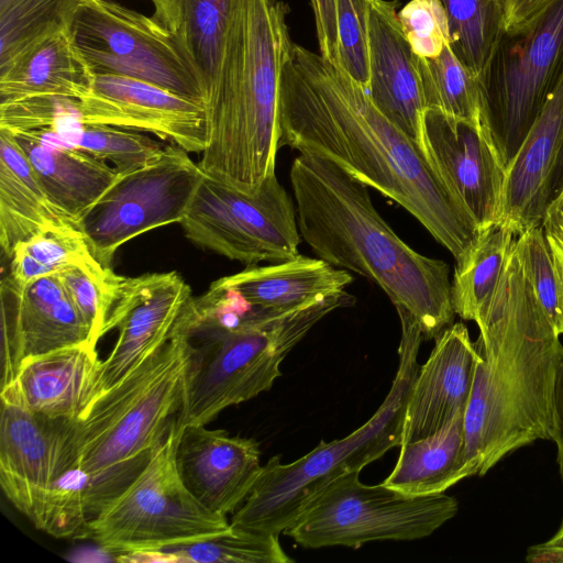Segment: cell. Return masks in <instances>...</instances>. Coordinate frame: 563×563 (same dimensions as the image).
<instances>
[{"label": "cell", "instance_id": "1", "mask_svg": "<svg viewBox=\"0 0 563 563\" xmlns=\"http://www.w3.org/2000/svg\"><path fill=\"white\" fill-rule=\"evenodd\" d=\"M279 147L332 161L396 201L455 258L481 230L420 145L390 122L340 66L292 43L279 81Z\"/></svg>", "mask_w": 563, "mask_h": 563}, {"label": "cell", "instance_id": "2", "mask_svg": "<svg viewBox=\"0 0 563 563\" xmlns=\"http://www.w3.org/2000/svg\"><path fill=\"white\" fill-rule=\"evenodd\" d=\"M476 324L478 358L464 411L470 477L484 476L526 445L558 437L554 393L563 344L531 287L516 240Z\"/></svg>", "mask_w": 563, "mask_h": 563}, {"label": "cell", "instance_id": "3", "mask_svg": "<svg viewBox=\"0 0 563 563\" xmlns=\"http://www.w3.org/2000/svg\"><path fill=\"white\" fill-rule=\"evenodd\" d=\"M300 235L317 257L377 284L418 321L423 340L454 320L450 267L405 243L375 209L367 186L324 157L300 153L290 168Z\"/></svg>", "mask_w": 563, "mask_h": 563}, {"label": "cell", "instance_id": "4", "mask_svg": "<svg viewBox=\"0 0 563 563\" xmlns=\"http://www.w3.org/2000/svg\"><path fill=\"white\" fill-rule=\"evenodd\" d=\"M288 5L234 0L216 82L205 106V175L245 192L275 174L279 148V81L292 42Z\"/></svg>", "mask_w": 563, "mask_h": 563}, {"label": "cell", "instance_id": "5", "mask_svg": "<svg viewBox=\"0 0 563 563\" xmlns=\"http://www.w3.org/2000/svg\"><path fill=\"white\" fill-rule=\"evenodd\" d=\"M189 303L163 344L67 420L89 521L145 468L176 420L192 354Z\"/></svg>", "mask_w": 563, "mask_h": 563}, {"label": "cell", "instance_id": "6", "mask_svg": "<svg viewBox=\"0 0 563 563\" xmlns=\"http://www.w3.org/2000/svg\"><path fill=\"white\" fill-rule=\"evenodd\" d=\"M401 325L398 368L391 387L375 413L340 440L320 443L298 460L283 464L275 455L243 504L233 512L231 527L280 534L319 490L340 476L361 472L391 448L400 446L409 391L415 380L423 335L415 317L397 309Z\"/></svg>", "mask_w": 563, "mask_h": 563}, {"label": "cell", "instance_id": "7", "mask_svg": "<svg viewBox=\"0 0 563 563\" xmlns=\"http://www.w3.org/2000/svg\"><path fill=\"white\" fill-rule=\"evenodd\" d=\"M353 303L344 291L223 331L196 324L190 302L192 354L176 429L206 426L225 408L271 389L297 343L325 316Z\"/></svg>", "mask_w": 563, "mask_h": 563}, {"label": "cell", "instance_id": "8", "mask_svg": "<svg viewBox=\"0 0 563 563\" xmlns=\"http://www.w3.org/2000/svg\"><path fill=\"white\" fill-rule=\"evenodd\" d=\"M563 73V0L506 29L479 77L481 121L506 169Z\"/></svg>", "mask_w": 563, "mask_h": 563}, {"label": "cell", "instance_id": "9", "mask_svg": "<svg viewBox=\"0 0 563 563\" xmlns=\"http://www.w3.org/2000/svg\"><path fill=\"white\" fill-rule=\"evenodd\" d=\"M175 421L135 479L92 520L88 538L117 555L203 541L231 530L186 488L175 462Z\"/></svg>", "mask_w": 563, "mask_h": 563}, {"label": "cell", "instance_id": "10", "mask_svg": "<svg viewBox=\"0 0 563 563\" xmlns=\"http://www.w3.org/2000/svg\"><path fill=\"white\" fill-rule=\"evenodd\" d=\"M358 474H344L324 486L284 533L308 549L360 548L377 540L429 537L459 511L456 498L444 493L409 497L383 483L363 484Z\"/></svg>", "mask_w": 563, "mask_h": 563}, {"label": "cell", "instance_id": "11", "mask_svg": "<svg viewBox=\"0 0 563 563\" xmlns=\"http://www.w3.org/2000/svg\"><path fill=\"white\" fill-rule=\"evenodd\" d=\"M180 225L195 244L247 266L299 254L296 207L276 173L254 192L205 175Z\"/></svg>", "mask_w": 563, "mask_h": 563}, {"label": "cell", "instance_id": "12", "mask_svg": "<svg viewBox=\"0 0 563 563\" xmlns=\"http://www.w3.org/2000/svg\"><path fill=\"white\" fill-rule=\"evenodd\" d=\"M188 152L167 145L148 164L119 173L112 185L78 219L89 251L111 267L118 249L153 229L180 223L203 172Z\"/></svg>", "mask_w": 563, "mask_h": 563}, {"label": "cell", "instance_id": "13", "mask_svg": "<svg viewBox=\"0 0 563 563\" xmlns=\"http://www.w3.org/2000/svg\"><path fill=\"white\" fill-rule=\"evenodd\" d=\"M70 32L95 74L144 80L205 103L194 70L153 16L113 0H80Z\"/></svg>", "mask_w": 563, "mask_h": 563}, {"label": "cell", "instance_id": "14", "mask_svg": "<svg viewBox=\"0 0 563 563\" xmlns=\"http://www.w3.org/2000/svg\"><path fill=\"white\" fill-rule=\"evenodd\" d=\"M419 144L437 175L481 232L496 225L506 167L482 121L426 108L420 120Z\"/></svg>", "mask_w": 563, "mask_h": 563}, {"label": "cell", "instance_id": "15", "mask_svg": "<svg viewBox=\"0 0 563 563\" xmlns=\"http://www.w3.org/2000/svg\"><path fill=\"white\" fill-rule=\"evenodd\" d=\"M192 298L176 272L123 278L103 329V335L118 329V340L101 361L86 406L169 338Z\"/></svg>", "mask_w": 563, "mask_h": 563}, {"label": "cell", "instance_id": "16", "mask_svg": "<svg viewBox=\"0 0 563 563\" xmlns=\"http://www.w3.org/2000/svg\"><path fill=\"white\" fill-rule=\"evenodd\" d=\"M77 103L85 124L150 132L187 152L202 153L207 144L205 103L144 80L95 74L91 91Z\"/></svg>", "mask_w": 563, "mask_h": 563}, {"label": "cell", "instance_id": "17", "mask_svg": "<svg viewBox=\"0 0 563 563\" xmlns=\"http://www.w3.org/2000/svg\"><path fill=\"white\" fill-rule=\"evenodd\" d=\"M0 483L10 503L36 527L60 474L65 420L32 412L18 385L1 389Z\"/></svg>", "mask_w": 563, "mask_h": 563}, {"label": "cell", "instance_id": "18", "mask_svg": "<svg viewBox=\"0 0 563 563\" xmlns=\"http://www.w3.org/2000/svg\"><path fill=\"white\" fill-rule=\"evenodd\" d=\"M0 298L1 389L13 382L23 360L91 341L90 329L57 273L24 286L7 276Z\"/></svg>", "mask_w": 563, "mask_h": 563}, {"label": "cell", "instance_id": "19", "mask_svg": "<svg viewBox=\"0 0 563 563\" xmlns=\"http://www.w3.org/2000/svg\"><path fill=\"white\" fill-rule=\"evenodd\" d=\"M177 431L175 462L186 488L211 512L224 517L234 512L262 472L258 443L206 426Z\"/></svg>", "mask_w": 563, "mask_h": 563}, {"label": "cell", "instance_id": "20", "mask_svg": "<svg viewBox=\"0 0 563 563\" xmlns=\"http://www.w3.org/2000/svg\"><path fill=\"white\" fill-rule=\"evenodd\" d=\"M397 5V1H369L367 92L375 107L419 144L420 120L426 103L418 55L412 51L401 27L396 12Z\"/></svg>", "mask_w": 563, "mask_h": 563}, {"label": "cell", "instance_id": "21", "mask_svg": "<svg viewBox=\"0 0 563 563\" xmlns=\"http://www.w3.org/2000/svg\"><path fill=\"white\" fill-rule=\"evenodd\" d=\"M477 358L475 343L464 323H452L435 338L409 391L401 444L437 432L465 409Z\"/></svg>", "mask_w": 563, "mask_h": 563}, {"label": "cell", "instance_id": "22", "mask_svg": "<svg viewBox=\"0 0 563 563\" xmlns=\"http://www.w3.org/2000/svg\"><path fill=\"white\" fill-rule=\"evenodd\" d=\"M563 144V73L506 169L496 225L520 235L541 225L549 206L548 184Z\"/></svg>", "mask_w": 563, "mask_h": 563}, {"label": "cell", "instance_id": "23", "mask_svg": "<svg viewBox=\"0 0 563 563\" xmlns=\"http://www.w3.org/2000/svg\"><path fill=\"white\" fill-rule=\"evenodd\" d=\"M11 133L51 201L77 222L119 175L114 167L66 143L51 129Z\"/></svg>", "mask_w": 563, "mask_h": 563}, {"label": "cell", "instance_id": "24", "mask_svg": "<svg viewBox=\"0 0 563 563\" xmlns=\"http://www.w3.org/2000/svg\"><path fill=\"white\" fill-rule=\"evenodd\" d=\"M100 364L97 345L86 341L23 360L13 382L35 415L75 420L87 404Z\"/></svg>", "mask_w": 563, "mask_h": 563}, {"label": "cell", "instance_id": "25", "mask_svg": "<svg viewBox=\"0 0 563 563\" xmlns=\"http://www.w3.org/2000/svg\"><path fill=\"white\" fill-rule=\"evenodd\" d=\"M93 82L95 71L77 47L70 29L64 30L0 66V103L44 96L81 100Z\"/></svg>", "mask_w": 563, "mask_h": 563}, {"label": "cell", "instance_id": "26", "mask_svg": "<svg viewBox=\"0 0 563 563\" xmlns=\"http://www.w3.org/2000/svg\"><path fill=\"white\" fill-rule=\"evenodd\" d=\"M219 279L252 305L272 311L292 310L344 292L353 282L349 271L336 268L319 257L300 254L268 265H249Z\"/></svg>", "mask_w": 563, "mask_h": 563}, {"label": "cell", "instance_id": "27", "mask_svg": "<svg viewBox=\"0 0 563 563\" xmlns=\"http://www.w3.org/2000/svg\"><path fill=\"white\" fill-rule=\"evenodd\" d=\"M65 225H78V222L51 201L14 135L0 129V245L3 254L10 257L20 242Z\"/></svg>", "mask_w": 563, "mask_h": 563}, {"label": "cell", "instance_id": "28", "mask_svg": "<svg viewBox=\"0 0 563 563\" xmlns=\"http://www.w3.org/2000/svg\"><path fill=\"white\" fill-rule=\"evenodd\" d=\"M153 18L194 70L205 101L219 71L234 0H151Z\"/></svg>", "mask_w": 563, "mask_h": 563}, {"label": "cell", "instance_id": "29", "mask_svg": "<svg viewBox=\"0 0 563 563\" xmlns=\"http://www.w3.org/2000/svg\"><path fill=\"white\" fill-rule=\"evenodd\" d=\"M464 411H457L440 430L400 445L386 487L409 497L443 494L470 477L464 464Z\"/></svg>", "mask_w": 563, "mask_h": 563}, {"label": "cell", "instance_id": "30", "mask_svg": "<svg viewBox=\"0 0 563 563\" xmlns=\"http://www.w3.org/2000/svg\"><path fill=\"white\" fill-rule=\"evenodd\" d=\"M517 235L493 225L481 232L475 243L456 261L451 285L455 314L463 320L478 319L493 297Z\"/></svg>", "mask_w": 563, "mask_h": 563}, {"label": "cell", "instance_id": "31", "mask_svg": "<svg viewBox=\"0 0 563 563\" xmlns=\"http://www.w3.org/2000/svg\"><path fill=\"white\" fill-rule=\"evenodd\" d=\"M279 536L243 529L177 547L117 555L120 562L144 563H292Z\"/></svg>", "mask_w": 563, "mask_h": 563}, {"label": "cell", "instance_id": "32", "mask_svg": "<svg viewBox=\"0 0 563 563\" xmlns=\"http://www.w3.org/2000/svg\"><path fill=\"white\" fill-rule=\"evenodd\" d=\"M450 31V47L478 79L506 30L505 0H440Z\"/></svg>", "mask_w": 563, "mask_h": 563}, {"label": "cell", "instance_id": "33", "mask_svg": "<svg viewBox=\"0 0 563 563\" xmlns=\"http://www.w3.org/2000/svg\"><path fill=\"white\" fill-rule=\"evenodd\" d=\"M49 129L66 143L104 162H111L118 173H126L148 164L165 147L134 130L85 124L75 117L63 118Z\"/></svg>", "mask_w": 563, "mask_h": 563}, {"label": "cell", "instance_id": "34", "mask_svg": "<svg viewBox=\"0 0 563 563\" xmlns=\"http://www.w3.org/2000/svg\"><path fill=\"white\" fill-rule=\"evenodd\" d=\"M80 0H0V62L69 30Z\"/></svg>", "mask_w": 563, "mask_h": 563}, {"label": "cell", "instance_id": "35", "mask_svg": "<svg viewBox=\"0 0 563 563\" xmlns=\"http://www.w3.org/2000/svg\"><path fill=\"white\" fill-rule=\"evenodd\" d=\"M418 66L426 108L481 121L479 80L457 59L450 45L434 58L418 56Z\"/></svg>", "mask_w": 563, "mask_h": 563}, {"label": "cell", "instance_id": "36", "mask_svg": "<svg viewBox=\"0 0 563 563\" xmlns=\"http://www.w3.org/2000/svg\"><path fill=\"white\" fill-rule=\"evenodd\" d=\"M89 256L93 255L78 225L53 228L20 242L13 249L8 276L24 286Z\"/></svg>", "mask_w": 563, "mask_h": 563}, {"label": "cell", "instance_id": "37", "mask_svg": "<svg viewBox=\"0 0 563 563\" xmlns=\"http://www.w3.org/2000/svg\"><path fill=\"white\" fill-rule=\"evenodd\" d=\"M57 274L88 324L92 343L97 345L103 336L107 318L124 277L93 256L70 264Z\"/></svg>", "mask_w": 563, "mask_h": 563}, {"label": "cell", "instance_id": "38", "mask_svg": "<svg viewBox=\"0 0 563 563\" xmlns=\"http://www.w3.org/2000/svg\"><path fill=\"white\" fill-rule=\"evenodd\" d=\"M525 271L547 317L563 335V300L550 247L541 225L516 238Z\"/></svg>", "mask_w": 563, "mask_h": 563}, {"label": "cell", "instance_id": "39", "mask_svg": "<svg viewBox=\"0 0 563 563\" xmlns=\"http://www.w3.org/2000/svg\"><path fill=\"white\" fill-rule=\"evenodd\" d=\"M371 0H338L340 66L366 90L369 87L367 16Z\"/></svg>", "mask_w": 563, "mask_h": 563}, {"label": "cell", "instance_id": "40", "mask_svg": "<svg viewBox=\"0 0 563 563\" xmlns=\"http://www.w3.org/2000/svg\"><path fill=\"white\" fill-rule=\"evenodd\" d=\"M398 19L419 57L434 58L450 44L449 22L440 0H411L398 12Z\"/></svg>", "mask_w": 563, "mask_h": 563}, {"label": "cell", "instance_id": "41", "mask_svg": "<svg viewBox=\"0 0 563 563\" xmlns=\"http://www.w3.org/2000/svg\"><path fill=\"white\" fill-rule=\"evenodd\" d=\"M314 14L320 54L338 65V0H310Z\"/></svg>", "mask_w": 563, "mask_h": 563}, {"label": "cell", "instance_id": "42", "mask_svg": "<svg viewBox=\"0 0 563 563\" xmlns=\"http://www.w3.org/2000/svg\"><path fill=\"white\" fill-rule=\"evenodd\" d=\"M563 300V190L549 203L541 222Z\"/></svg>", "mask_w": 563, "mask_h": 563}, {"label": "cell", "instance_id": "43", "mask_svg": "<svg viewBox=\"0 0 563 563\" xmlns=\"http://www.w3.org/2000/svg\"><path fill=\"white\" fill-rule=\"evenodd\" d=\"M552 0H505L506 29L517 27L538 15Z\"/></svg>", "mask_w": 563, "mask_h": 563}, {"label": "cell", "instance_id": "44", "mask_svg": "<svg viewBox=\"0 0 563 563\" xmlns=\"http://www.w3.org/2000/svg\"><path fill=\"white\" fill-rule=\"evenodd\" d=\"M554 405H555V419L558 428V437L554 443L556 444V463L559 466V473L563 483V346L559 355L556 380H555V393H554Z\"/></svg>", "mask_w": 563, "mask_h": 563}, {"label": "cell", "instance_id": "45", "mask_svg": "<svg viewBox=\"0 0 563 563\" xmlns=\"http://www.w3.org/2000/svg\"><path fill=\"white\" fill-rule=\"evenodd\" d=\"M563 190V144L552 168L548 184L549 203Z\"/></svg>", "mask_w": 563, "mask_h": 563}, {"label": "cell", "instance_id": "46", "mask_svg": "<svg viewBox=\"0 0 563 563\" xmlns=\"http://www.w3.org/2000/svg\"><path fill=\"white\" fill-rule=\"evenodd\" d=\"M534 545L540 549H563V521L558 531L549 540Z\"/></svg>", "mask_w": 563, "mask_h": 563}, {"label": "cell", "instance_id": "47", "mask_svg": "<svg viewBox=\"0 0 563 563\" xmlns=\"http://www.w3.org/2000/svg\"><path fill=\"white\" fill-rule=\"evenodd\" d=\"M561 559H562V561H563V551H562V554H561Z\"/></svg>", "mask_w": 563, "mask_h": 563}]
</instances>
